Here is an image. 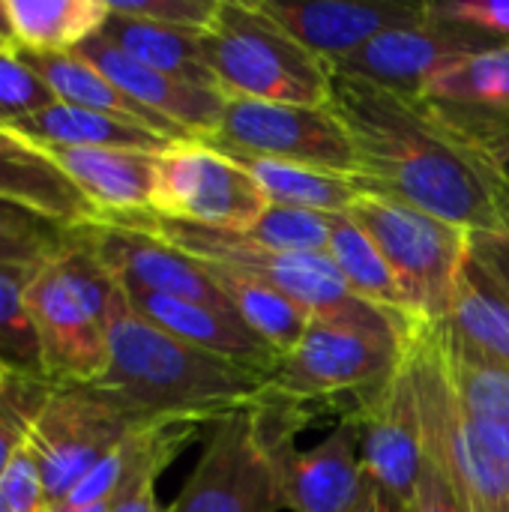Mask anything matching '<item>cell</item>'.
<instances>
[{"label":"cell","mask_w":509,"mask_h":512,"mask_svg":"<svg viewBox=\"0 0 509 512\" xmlns=\"http://www.w3.org/2000/svg\"><path fill=\"white\" fill-rule=\"evenodd\" d=\"M330 108L354 144L360 192L387 195L468 234H509L507 189L492 165L420 99L333 72Z\"/></svg>","instance_id":"cell-1"},{"label":"cell","mask_w":509,"mask_h":512,"mask_svg":"<svg viewBox=\"0 0 509 512\" xmlns=\"http://www.w3.org/2000/svg\"><path fill=\"white\" fill-rule=\"evenodd\" d=\"M108 372L93 384L141 420L216 423L270 393V375L201 351L141 318L117 285Z\"/></svg>","instance_id":"cell-2"},{"label":"cell","mask_w":509,"mask_h":512,"mask_svg":"<svg viewBox=\"0 0 509 512\" xmlns=\"http://www.w3.org/2000/svg\"><path fill=\"white\" fill-rule=\"evenodd\" d=\"M306 405L267 393L213 423L198 465L165 512L285 510V459L309 423Z\"/></svg>","instance_id":"cell-3"},{"label":"cell","mask_w":509,"mask_h":512,"mask_svg":"<svg viewBox=\"0 0 509 512\" xmlns=\"http://www.w3.org/2000/svg\"><path fill=\"white\" fill-rule=\"evenodd\" d=\"M102 219L156 234L165 243L189 252L192 258H198L204 264H216L231 273L249 276V279L285 294L288 300L303 306L318 321L345 324V327H354L363 333H378V336H396L405 345L411 339V333L396 318H390L387 312H381L372 303L351 294L342 273L336 270V264L327 255L273 252V249L252 243L240 231H219V228L174 222V219H162L150 210L126 213V216H102Z\"/></svg>","instance_id":"cell-4"},{"label":"cell","mask_w":509,"mask_h":512,"mask_svg":"<svg viewBox=\"0 0 509 512\" xmlns=\"http://www.w3.org/2000/svg\"><path fill=\"white\" fill-rule=\"evenodd\" d=\"M117 282L90 252L78 228L66 231L27 285V315L39 342L42 378L51 387L96 384L108 372L111 303Z\"/></svg>","instance_id":"cell-5"},{"label":"cell","mask_w":509,"mask_h":512,"mask_svg":"<svg viewBox=\"0 0 509 512\" xmlns=\"http://www.w3.org/2000/svg\"><path fill=\"white\" fill-rule=\"evenodd\" d=\"M201 48L225 99L330 105L333 66L297 42L258 0H219Z\"/></svg>","instance_id":"cell-6"},{"label":"cell","mask_w":509,"mask_h":512,"mask_svg":"<svg viewBox=\"0 0 509 512\" xmlns=\"http://www.w3.org/2000/svg\"><path fill=\"white\" fill-rule=\"evenodd\" d=\"M348 216L369 234L396 273L417 324H441L447 318L471 234L375 192H360Z\"/></svg>","instance_id":"cell-7"},{"label":"cell","mask_w":509,"mask_h":512,"mask_svg":"<svg viewBox=\"0 0 509 512\" xmlns=\"http://www.w3.org/2000/svg\"><path fill=\"white\" fill-rule=\"evenodd\" d=\"M420 420L426 456L450 477L471 512H509V462L498 459L465 417L459 396L441 366L432 324L417 327L405 351Z\"/></svg>","instance_id":"cell-8"},{"label":"cell","mask_w":509,"mask_h":512,"mask_svg":"<svg viewBox=\"0 0 509 512\" xmlns=\"http://www.w3.org/2000/svg\"><path fill=\"white\" fill-rule=\"evenodd\" d=\"M141 423L147 420L135 417L93 384L51 387L27 438L51 504H63L66 495Z\"/></svg>","instance_id":"cell-9"},{"label":"cell","mask_w":509,"mask_h":512,"mask_svg":"<svg viewBox=\"0 0 509 512\" xmlns=\"http://www.w3.org/2000/svg\"><path fill=\"white\" fill-rule=\"evenodd\" d=\"M408 345L396 336L363 333L312 318L303 339L279 357L270 393L297 405L327 402L345 393H372L405 363Z\"/></svg>","instance_id":"cell-10"},{"label":"cell","mask_w":509,"mask_h":512,"mask_svg":"<svg viewBox=\"0 0 509 512\" xmlns=\"http://www.w3.org/2000/svg\"><path fill=\"white\" fill-rule=\"evenodd\" d=\"M267 204L252 174L207 141H180L156 156L150 213L162 219L243 234Z\"/></svg>","instance_id":"cell-11"},{"label":"cell","mask_w":509,"mask_h":512,"mask_svg":"<svg viewBox=\"0 0 509 512\" xmlns=\"http://www.w3.org/2000/svg\"><path fill=\"white\" fill-rule=\"evenodd\" d=\"M207 144L225 153H246L357 177L354 144L330 105L225 99L222 120Z\"/></svg>","instance_id":"cell-12"},{"label":"cell","mask_w":509,"mask_h":512,"mask_svg":"<svg viewBox=\"0 0 509 512\" xmlns=\"http://www.w3.org/2000/svg\"><path fill=\"white\" fill-rule=\"evenodd\" d=\"M501 42L504 39L477 27L438 18L429 9L426 21L375 36L360 51L336 63L333 72L417 99L435 75L480 51L498 48Z\"/></svg>","instance_id":"cell-13"},{"label":"cell","mask_w":509,"mask_h":512,"mask_svg":"<svg viewBox=\"0 0 509 512\" xmlns=\"http://www.w3.org/2000/svg\"><path fill=\"white\" fill-rule=\"evenodd\" d=\"M105 273L129 294H162L216 309H231L216 276L189 252L156 234L96 219L78 228ZM234 312V309H231Z\"/></svg>","instance_id":"cell-14"},{"label":"cell","mask_w":509,"mask_h":512,"mask_svg":"<svg viewBox=\"0 0 509 512\" xmlns=\"http://www.w3.org/2000/svg\"><path fill=\"white\" fill-rule=\"evenodd\" d=\"M351 414L360 423V456L369 480L396 501L411 504L426 444L408 360L387 384L366 393Z\"/></svg>","instance_id":"cell-15"},{"label":"cell","mask_w":509,"mask_h":512,"mask_svg":"<svg viewBox=\"0 0 509 512\" xmlns=\"http://www.w3.org/2000/svg\"><path fill=\"white\" fill-rule=\"evenodd\" d=\"M297 42L330 66L360 51L375 36L429 18V3L411 0H258Z\"/></svg>","instance_id":"cell-16"},{"label":"cell","mask_w":509,"mask_h":512,"mask_svg":"<svg viewBox=\"0 0 509 512\" xmlns=\"http://www.w3.org/2000/svg\"><path fill=\"white\" fill-rule=\"evenodd\" d=\"M369 492L360 456V423L348 414L312 450H291L285 459V510L351 512Z\"/></svg>","instance_id":"cell-17"},{"label":"cell","mask_w":509,"mask_h":512,"mask_svg":"<svg viewBox=\"0 0 509 512\" xmlns=\"http://www.w3.org/2000/svg\"><path fill=\"white\" fill-rule=\"evenodd\" d=\"M75 51L81 57H87L99 72H105L123 93L138 99L144 108L183 126L198 141L213 138L216 126L222 120V111H225V93L156 72V69L132 60L129 54H123L117 45H111L99 33L93 39H87L84 45H78Z\"/></svg>","instance_id":"cell-18"},{"label":"cell","mask_w":509,"mask_h":512,"mask_svg":"<svg viewBox=\"0 0 509 512\" xmlns=\"http://www.w3.org/2000/svg\"><path fill=\"white\" fill-rule=\"evenodd\" d=\"M201 423L186 420H147L135 426L57 507L114 504L123 492L159 480V474L198 438Z\"/></svg>","instance_id":"cell-19"},{"label":"cell","mask_w":509,"mask_h":512,"mask_svg":"<svg viewBox=\"0 0 509 512\" xmlns=\"http://www.w3.org/2000/svg\"><path fill=\"white\" fill-rule=\"evenodd\" d=\"M123 294L141 318H147L159 330L201 351L246 363L267 375H273L279 363V354L231 309H216V306L189 303V300L162 297V294H141V291L138 294L123 291Z\"/></svg>","instance_id":"cell-20"},{"label":"cell","mask_w":509,"mask_h":512,"mask_svg":"<svg viewBox=\"0 0 509 512\" xmlns=\"http://www.w3.org/2000/svg\"><path fill=\"white\" fill-rule=\"evenodd\" d=\"M96 207L102 216H126L150 210L156 153L108 150V147H54L36 144Z\"/></svg>","instance_id":"cell-21"},{"label":"cell","mask_w":509,"mask_h":512,"mask_svg":"<svg viewBox=\"0 0 509 512\" xmlns=\"http://www.w3.org/2000/svg\"><path fill=\"white\" fill-rule=\"evenodd\" d=\"M0 201L24 207L66 231L99 219L96 207L51 159L6 126H0Z\"/></svg>","instance_id":"cell-22"},{"label":"cell","mask_w":509,"mask_h":512,"mask_svg":"<svg viewBox=\"0 0 509 512\" xmlns=\"http://www.w3.org/2000/svg\"><path fill=\"white\" fill-rule=\"evenodd\" d=\"M15 51L33 66V72L51 87L54 99L63 102V105H75V108H84V111H96V114H105V117H117V120L144 126V129L174 141V144L198 141L183 126L165 120L162 114L144 108L138 99L123 93L105 72H99L78 51H60V54H33V51H21V48H15Z\"/></svg>","instance_id":"cell-23"},{"label":"cell","mask_w":509,"mask_h":512,"mask_svg":"<svg viewBox=\"0 0 509 512\" xmlns=\"http://www.w3.org/2000/svg\"><path fill=\"white\" fill-rule=\"evenodd\" d=\"M432 339L459 405L480 441L498 459L509 462V369L468 348L444 324H432Z\"/></svg>","instance_id":"cell-24"},{"label":"cell","mask_w":509,"mask_h":512,"mask_svg":"<svg viewBox=\"0 0 509 512\" xmlns=\"http://www.w3.org/2000/svg\"><path fill=\"white\" fill-rule=\"evenodd\" d=\"M441 324L486 360L509 369V294L471 249Z\"/></svg>","instance_id":"cell-25"},{"label":"cell","mask_w":509,"mask_h":512,"mask_svg":"<svg viewBox=\"0 0 509 512\" xmlns=\"http://www.w3.org/2000/svg\"><path fill=\"white\" fill-rule=\"evenodd\" d=\"M327 258L336 264V270L342 273L351 294H357L360 300L387 312L414 336V330L420 324L408 306V297H405L396 273L390 270V264L384 261L378 246L369 240V234L348 213H333Z\"/></svg>","instance_id":"cell-26"},{"label":"cell","mask_w":509,"mask_h":512,"mask_svg":"<svg viewBox=\"0 0 509 512\" xmlns=\"http://www.w3.org/2000/svg\"><path fill=\"white\" fill-rule=\"evenodd\" d=\"M12 132H18L21 138L33 141V144H54V147H108V150H135V153H165L174 141L117 120V117H105L96 111H84L75 105H63L54 102L48 108H42L39 114L21 120L12 126Z\"/></svg>","instance_id":"cell-27"},{"label":"cell","mask_w":509,"mask_h":512,"mask_svg":"<svg viewBox=\"0 0 509 512\" xmlns=\"http://www.w3.org/2000/svg\"><path fill=\"white\" fill-rule=\"evenodd\" d=\"M99 36L108 39L111 45H117L132 60L144 63L156 72L174 75V78L198 84V87L219 90V84L204 60V48H201L204 33H198V30L162 27V24L126 18V15H117L108 9V18H105Z\"/></svg>","instance_id":"cell-28"},{"label":"cell","mask_w":509,"mask_h":512,"mask_svg":"<svg viewBox=\"0 0 509 512\" xmlns=\"http://www.w3.org/2000/svg\"><path fill=\"white\" fill-rule=\"evenodd\" d=\"M108 18V0H9L12 48L33 54L75 51Z\"/></svg>","instance_id":"cell-29"},{"label":"cell","mask_w":509,"mask_h":512,"mask_svg":"<svg viewBox=\"0 0 509 512\" xmlns=\"http://www.w3.org/2000/svg\"><path fill=\"white\" fill-rule=\"evenodd\" d=\"M225 156H231L252 174V180L258 183V189L264 192L270 204L303 207V210H318V213H348L360 195V186L354 183V177H345V174L246 156V153H225Z\"/></svg>","instance_id":"cell-30"},{"label":"cell","mask_w":509,"mask_h":512,"mask_svg":"<svg viewBox=\"0 0 509 512\" xmlns=\"http://www.w3.org/2000/svg\"><path fill=\"white\" fill-rule=\"evenodd\" d=\"M204 264V261H201ZM213 276H216V282H219V288H222V294H225V300L231 303V309L282 357V354H288L300 339H303V333H306V327H309V321H312V315L303 309V306H297L294 300H288L285 294H279V291H273V288H267V285H261V282H255V279H249V276H240V273H231V270H225V267H216V264H204Z\"/></svg>","instance_id":"cell-31"},{"label":"cell","mask_w":509,"mask_h":512,"mask_svg":"<svg viewBox=\"0 0 509 512\" xmlns=\"http://www.w3.org/2000/svg\"><path fill=\"white\" fill-rule=\"evenodd\" d=\"M417 99L459 108H509V42L444 69Z\"/></svg>","instance_id":"cell-32"},{"label":"cell","mask_w":509,"mask_h":512,"mask_svg":"<svg viewBox=\"0 0 509 512\" xmlns=\"http://www.w3.org/2000/svg\"><path fill=\"white\" fill-rule=\"evenodd\" d=\"M39 267L0 264V366L30 378H42L39 342L27 315V285Z\"/></svg>","instance_id":"cell-33"},{"label":"cell","mask_w":509,"mask_h":512,"mask_svg":"<svg viewBox=\"0 0 509 512\" xmlns=\"http://www.w3.org/2000/svg\"><path fill=\"white\" fill-rule=\"evenodd\" d=\"M333 213L267 204L258 222L243 231L252 243L285 255H327Z\"/></svg>","instance_id":"cell-34"},{"label":"cell","mask_w":509,"mask_h":512,"mask_svg":"<svg viewBox=\"0 0 509 512\" xmlns=\"http://www.w3.org/2000/svg\"><path fill=\"white\" fill-rule=\"evenodd\" d=\"M51 393V384L30 375H12L6 387L0 390V477L18 456V450L27 447L30 426Z\"/></svg>","instance_id":"cell-35"},{"label":"cell","mask_w":509,"mask_h":512,"mask_svg":"<svg viewBox=\"0 0 509 512\" xmlns=\"http://www.w3.org/2000/svg\"><path fill=\"white\" fill-rule=\"evenodd\" d=\"M54 102L51 87L33 72L30 63L15 48H0V126L12 129Z\"/></svg>","instance_id":"cell-36"},{"label":"cell","mask_w":509,"mask_h":512,"mask_svg":"<svg viewBox=\"0 0 509 512\" xmlns=\"http://www.w3.org/2000/svg\"><path fill=\"white\" fill-rule=\"evenodd\" d=\"M108 9L126 18L204 33L216 18L219 0H108Z\"/></svg>","instance_id":"cell-37"},{"label":"cell","mask_w":509,"mask_h":512,"mask_svg":"<svg viewBox=\"0 0 509 512\" xmlns=\"http://www.w3.org/2000/svg\"><path fill=\"white\" fill-rule=\"evenodd\" d=\"M0 512H54L30 447L18 450L0 477Z\"/></svg>","instance_id":"cell-38"},{"label":"cell","mask_w":509,"mask_h":512,"mask_svg":"<svg viewBox=\"0 0 509 512\" xmlns=\"http://www.w3.org/2000/svg\"><path fill=\"white\" fill-rule=\"evenodd\" d=\"M66 228H12L0 225V264L39 267L60 252Z\"/></svg>","instance_id":"cell-39"},{"label":"cell","mask_w":509,"mask_h":512,"mask_svg":"<svg viewBox=\"0 0 509 512\" xmlns=\"http://www.w3.org/2000/svg\"><path fill=\"white\" fill-rule=\"evenodd\" d=\"M438 18L477 27L489 36L509 42V0H441L429 3Z\"/></svg>","instance_id":"cell-40"},{"label":"cell","mask_w":509,"mask_h":512,"mask_svg":"<svg viewBox=\"0 0 509 512\" xmlns=\"http://www.w3.org/2000/svg\"><path fill=\"white\" fill-rule=\"evenodd\" d=\"M408 512H471L450 477L432 462V456L423 459L420 480L414 489V498L408 504Z\"/></svg>","instance_id":"cell-41"},{"label":"cell","mask_w":509,"mask_h":512,"mask_svg":"<svg viewBox=\"0 0 509 512\" xmlns=\"http://www.w3.org/2000/svg\"><path fill=\"white\" fill-rule=\"evenodd\" d=\"M468 249L509 294V234H471Z\"/></svg>","instance_id":"cell-42"},{"label":"cell","mask_w":509,"mask_h":512,"mask_svg":"<svg viewBox=\"0 0 509 512\" xmlns=\"http://www.w3.org/2000/svg\"><path fill=\"white\" fill-rule=\"evenodd\" d=\"M111 512H165L159 510V501H156V480H147L129 492H123L111 504Z\"/></svg>","instance_id":"cell-43"},{"label":"cell","mask_w":509,"mask_h":512,"mask_svg":"<svg viewBox=\"0 0 509 512\" xmlns=\"http://www.w3.org/2000/svg\"><path fill=\"white\" fill-rule=\"evenodd\" d=\"M0 225H12V228H60V225H54V222H48V219H42V216H36V213H30L24 207L6 204V201H0Z\"/></svg>","instance_id":"cell-44"},{"label":"cell","mask_w":509,"mask_h":512,"mask_svg":"<svg viewBox=\"0 0 509 512\" xmlns=\"http://www.w3.org/2000/svg\"><path fill=\"white\" fill-rule=\"evenodd\" d=\"M483 159L492 165L495 177L501 180V186L507 189V198H509V150L507 153H495V156H483Z\"/></svg>","instance_id":"cell-45"},{"label":"cell","mask_w":509,"mask_h":512,"mask_svg":"<svg viewBox=\"0 0 509 512\" xmlns=\"http://www.w3.org/2000/svg\"><path fill=\"white\" fill-rule=\"evenodd\" d=\"M375 512H408V504L396 501L393 495H387L384 489L375 486Z\"/></svg>","instance_id":"cell-46"},{"label":"cell","mask_w":509,"mask_h":512,"mask_svg":"<svg viewBox=\"0 0 509 512\" xmlns=\"http://www.w3.org/2000/svg\"><path fill=\"white\" fill-rule=\"evenodd\" d=\"M0 42L12 45V24H9V0H0Z\"/></svg>","instance_id":"cell-47"},{"label":"cell","mask_w":509,"mask_h":512,"mask_svg":"<svg viewBox=\"0 0 509 512\" xmlns=\"http://www.w3.org/2000/svg\"><path fill=\"white\" fill-rule=\"evenodd\" d=\"M351 512H375V483L369 480V492H366V498L354 507Z\"/></svg>","instance_id":"cell-48"},{"label":"cell","mask_w":509,"mask_h":512,"mask_svg":"<svg viewBox=\"0 0 509 512\" xmlns=\"http://www.w3.org/2000/svg\"><path fill=\"white\" fill-rule=\"evenodd\" d=\"M54 512H111V504H93V507H54Z\"/></svg>","instance_id":"cell-49"},{"label":"cell","mask_w":509,"mask_h":512,"mask_svg":"<svg viewBox=\"0 0 509 512\" xmlns=\"http://www.w3.org/2000/svg\"><path fill=\"white\" fill-rule=\"evenodd\" d=\"M12 375H15V372H9V369H6V366H0V390H3V387H6V381H9V378H12Z\"/></svg>","instance_id":"cell-50"}]
</instances>
